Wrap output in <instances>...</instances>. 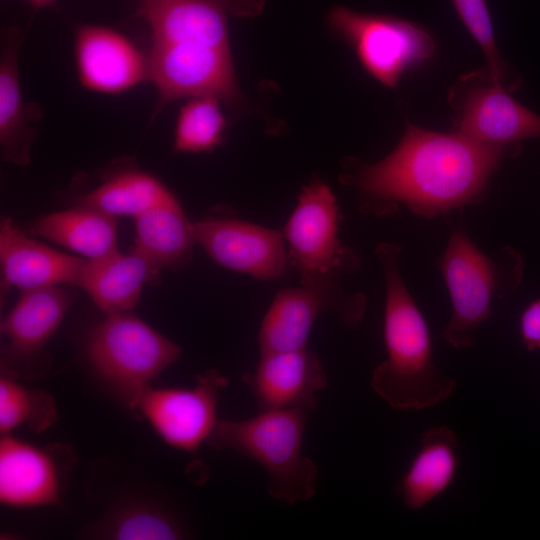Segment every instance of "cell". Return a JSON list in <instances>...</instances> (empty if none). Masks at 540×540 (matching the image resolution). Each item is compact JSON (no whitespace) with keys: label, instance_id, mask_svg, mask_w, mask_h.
Returning a JSON list of instances; mask_svg holds the SVG:
<instances>
[{"label":"cell","instance_id":"1","mask_svg":"<svg viewBox=\"0 0 540 540\" xmlns=\"http://www.w3.org/2000/svg\"><path fill=\"white\" fill-rule=\"evenodd\" d=\"M520 151L408 124L389 155L354 166L344 181L357 190L365 215L387 217L404 206L432 219L480 203L492 175Z\"/></svg>","mask_w":540,"mask_h":540},{"label":"cell","instance_id":"2","mask_svg":"<svg viewBox=\"0 0 540 540\" xmlns=\"http://www.w3.org/2000/svg\"><path fill=\"white\" fill-rule=\"evenodd\" d=\"M375 255L384 277L386 358L374 369L370 385L395 410L431 408L453 394L456 381L435 364L428 324L402 276L401 247L381 242Z\"/></svg>","mask_w":540,"mask_h":540},{"label":"cell","instance_id":"3","mask_svg":"<svg viewBox=\"0 0 540 540\" xmlns=\"http://www.w3.org/2000/svg\"><path fill=\"white\" fill-rule=\"evenodd\" d=\"M451 301L444 341L458 350L476 342L479 327L493 317L492 304L511 296L524 275V260L512 246L483 252L462 227L451 232L437 262Z\"/></svg>","mask_w":540,"mask_h":540},{"label":"cell","instance_id":"4","mask_svg":"<svg viewBox=\"0 0 540 540\" xmlns=\"http://www.w3.org/2000/svg\"><path fill=\"white\" fill-rule=\"evenodd\" d=\"M307 411L265 410L245 420L218 419L207 443L233 450L260 464L269 475L268 492L287 504L307 501L316 491L317 467L302 453Z\"/></svg>","mask_w":540,"mask_h":540},{"label":"cell","instance_id":"5","mask_svg":"<svg viewBox=\"0 0 540 540\" xmlns=\"http://www.w3.org/2000/svg\"><path fill=\"white\" fill-rule=\"evenodd\" d=\"M180 354L179 345L132 312L105 315L86 340V355L93 372L131 409L151 380Z\"/></svg>","mask_w":540,"mask_h":540},{"label":"cell","instance_id":"6","mask_svg":"<svg viewBox=\"0 0 540 540\" xmlns=\"http://www.w3.org/2000/svg\"><path fill=\"white\" fill-rule=\"evenodd\" d=\"M341 215L331 188L313 179L298 196L297 204L283 229L290 265L301 284L320 280L340 281L359 271L355 252L338 237Z\"/></svg>","mask_w":540,"mask_h":540},{"label":"cell","instance_id":"7","mask_svg":"<svg viewBox=\"0 0 540 540\" xmlns=\"http://www.w3.org/2000/svg\"><path fill=\"white\" fill-rule=\"evenodd\" d=\"M327 22L352 46L364 69L390 88L434 54L432 35L409 20L335 6L329 11Z\"/></svg>","mask_w":540,"mask_h":540},{"label":"cell","instance_id":"8","mask_svg":"<svg viewBox=\"0 0 540 540\" xmlns=\"http://www.w3.org/2000/svg\"><path fill=\"white\" fill-rule=\"evenodd\" d=\"M366 296L348 292L340 281L320 280L279 291L260 325V353L287 351L307 347L315 321L332 313L346 327L362 322Z\"/></svg>","mask_w":540,"mask_h":540},{"label":"cell","instance_id":"9","mask_svg":"<svg viewBox=\"0 0 540 540\" xmlns=\"http://www.w3.org/2000/svg\"><path fill=\"white\" fill-rule=\"evenodd\" d=\"M147 60L148 80L158 93L156 112L183 98L241 102L230 49L152 43Z\"/></svg>","mask_w":540,"mask_h":540},{"label":"cell","instance_id":"10","mask_svg":"<svg viewBox=\"0 0 540 540\" xmlns=\"http://www.w3.org/2000/svg\"><path fill=\"white\" fill-rule=\"evenodd\" d=\"M228 379L216 369L196 376L189 388H153L139 397L136 410L168 445L195 455L217 422L220 391Z\"/></svg>","mask_w":540,"mask_h":540},{"label":"cell","instance_id":"11","mask_svg":"<svg viewBox=\"0 0 540 540\" xmlns=\"http://www.w3.org/2000/svg\"><path fill=\"white\" fill-rule=\"evenodd\" d=\"M265 1L139 0L136 15L149 27L152 43L230 49L229 16H257Z\"/></svg>","mask_w":540,"mask_h":540},{"label":"cell","instance_id":"12","mask_svg":"<svg viewBox=\"0 0 540 540\" xmlns=\"http://www.w3.org/2000/svg\"><path fill=\"white\" fill-rule=\"evenodd\" d=\"M195 241L222 267L258 280L282 277L290 265L283 234L232 217L192 222Z\"/></svg>","mask_w":540,"mask_h":540},{"label":"cell","instance_id":"13","mask_svg":"<svg viewBox=\"0 0 540 540\" xmlns=\"http://www.w3.org/2000/svg\"><path fill=\"white\" fill-rule=\"evenodd\" d=\"M74 454L68 446L40 447L12 434L0 440V503L13 508L62 504V485Z\"/></svg>","mask_w":540,"mask_h":540},{"label":"cell","instance_id":"14","mask_svg":"<svg viewBox=\"0 0 540 540\" xmlns=\"http://www.w3.org/2000/svg\"><path fill=\"white\" fill-rule=\"evenodd\" d=\"M259 411L297 409L310 412L327 385L319 357L308 347L260 353L252 373L242 377Z\"/></svg>","mask_w":540,"mask_h":540},{"label":"cell","instance_id":"15","mask_svg":"<svg viewBox=\"0 0 540 540\" xmlns=\"http://www.w3.org/2000/svg\"><path fill=\"white\" fill-rule=\"evenodd\" d=\"M74 56L80 83L94 92L118 94L148 79L147 58L128 37L107 26H79Z\"/></svg>","mask_w":540,"mask_h":540},{"label":"cell","instance_id":"16","mask_svg":"<svg viewBox=\"0 0 540 540\" xmlns=\"http://www.w3.org/2000/svg\"><path fill=\"white\" fill-rule=\"evenodd\" d=\"M72 298L60 286L21 291L1 322L5 338L1 371L20 377L27 372L63 321Z\"/></svg>","mask_w":540,"mask_h":540},{"label":"cell","instance_id":"17","mask_svg":"<svg viewBox=\"0 0 540 540\" xmlns=\"http://www.w3.org/2000/svg\"><path fill=\"white\" fill-rule=\"evenodd\" d=\"M456 131L476 142L521 150V143L540 138V115L511 97L503 85L467 89L458 102Z\"/></svg>","mask_w":540,"mask_h":540},{"label":"cell","instance_id":"18","mask_svg":"<svg viewBox=\"0 0 540 540\" xmlns=\"http://www.w3.org/2000/svg\"><path fill=\"white\" fill-rule=\"evenodd\" d=\"M87 261L29 238L9 217L1 220L3 287L21 291L60 285L80 287Z\"/></svg>","mask_w":540,"mask_h":540},{"label":"cell","instance_id":"19","mask_svg":"<svg viewBox=\"0 0 540 540\" xmlns=\"http://www.w3.org/2000/svg\"><path fill=\"white\" fill-rule=\"evenodd\" d=\"M23 36L18 28H5L1 35L0 57V147L4 161L18 166L30 162V149L36 125L43 113L23 96L19 54Z\"/></svg>","mask_w":540,"mask_h":540},{"label":"cell","instance_id":"20","mask_svg":"<svg viewBox=\"0 0 540 540\" xmlns=\"http://www.w3.org/2000/svg\"><path fill=\"white\" fill-rule=\"evenodd\" d=\"M460 441L449 427L425 430L396 493L405 507L419 510L445 493L455 481L459 467Z\"/></svg>","mask_w":540,"mask_h":540},{"label":"cell","instance_id":"21","mask_svg":"<svg viewBox=\"0 0 540 540\" xmlns=\"http://www.w3.org/2000/svg\"><path fill=\"white\" fill-rule=\"evenodd\" d=\"M159 271L136 249L88 260L80 287L105 314L131 312Z\"/></svg>","mask_w":540,"mask_h":540},{"label":"cell","instance_id":"22","mask_svg":"<svg viewBox=\"0 0 540 540\" xmlns=\"http://www.w3.org/2000/svg\"><path fill=\"white\" fill-rule=\"evenodd\" d=\"M134 249L159 272L186 266L196 244L192 222L176 198H170L135 218Z\"/></svg>","mask_w":540,"mask_h":540},{"label":"cell","instance_id":"23","mask_svg":"<svg viewBox=\"0 0 540 540\" xmlns=\"http://www.w3.org/2000/svg\"><path fill=\"white\" fill-rule=\"evenodd\" d=\"M34 232L87 260L118 251L115 218L83 205L42 216L36 221Z\"/></svg>","mask_w":540,"mask_h":540},{"label":"cell","instance_id":"24","mask_svg":"<svg viewBox=\"0 0 540 540\" xmlns=\"http://www.w3.org/2000/svg\"><path fill=\"white\" fill-rule=\"evenodd\" d=\"M173 194L155 177L142 171H123L78 200V205L96 209L111 217L137 218Z\"/></svg>","mask_w":540,"mask_h":540},{"label":"cell","instance_id":"25","mask_svg":"<svg viewBox=\"0 0 540 540\" xmlns=\"http://www.w3.org/2000/svg\"><path fill=\"white\" fill-rule=\"evenodd\" d=\"M19 377L1 371L0 377V434H11L20 427L40 433L58 419L53 396L45 390L32 388Z\"/></svg>","mask_w":540,"mask_h":540},{"label":"cell","instance_id":"26","mask_svg":"<svg viewBox=\"0 0 540 540\" xmlns=\"http://www.w3.org/2000/svg\"><path fill=\"white\" fill-rule=\"evenodd\" d=\"M219 99L211 96L189 98L181 107L174 130L175 153H202L223 140L227 121Z\"/></svg>","mask_w":540,"mask_h":540},{"label":"cell","instance_id":"27","mask_svg":"<svg viewBox=\"0 0 540 540\" xmlns=\"http://www.w3.org/2000/svg\"><path fill=\"white\" fill-rule=\"evenodd\" d=\"M98 530L102 537L117 540H174L184 536L183 527L170 513L146 503L118 508Z\"/></svg>","mask_w":540,"mask_h":540},{"label":"cell","instance_id":"28","mask_svg":"<svg viewBox=\"0 0 540 540\" xmlns=\"http://www.w3.org/2000/svg\"><path fill=\"white\" fill-rule=\"evenodd\" d=\"M452 2L462 23L486 56L490 80L503 85L506 68L496 46L486 1L452 0Z\"/></svg>","mask_w":540,"mask_h":540},{"label":"cell","instance_id":"29","mask_svg":"<svg viewBox=\"0 0 540 540\" xmlns=\"http://www.w3.org/2000/svg\"><path fill=\"white\" fill-rule=\"evenodd\" d=\"M519 333L523 346L530 352H540V298L523 309L519 317Z\"/></svg>","mask_w":540,"mask_h":540},{"label":"cell","instance_id":"30","mask_svg":"<svg viewBox=\"0 0 540 540\" xmlns=\"http://www.w3.org/2000/svg\"><path fill=\"white\" fill-rule=\"evenodd\" d=\"M35 9H42L54 4L55 0H26Z\"/></svg>","mask_w":540,"mask_h":540}]
</instances>
